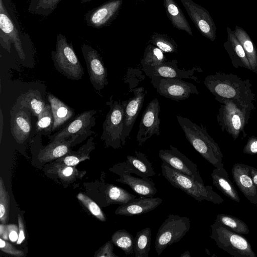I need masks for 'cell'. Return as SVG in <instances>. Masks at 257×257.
Listing matches in <instances>:
<instances>
[{
  "label": "cell",
  "instance_id": "cell-1",
  "mask_svg": "<svg viewBox=\"0 0 257 257\" xmlns=\"http://www.w3.org/2000/svg\"><path fill=\"white\" fill-rule=\"evenodd\" d=\"M254 100L223 99L218 101L221 103L216 115L218 123L222 132H226L234 140L241 133L242 139L246 136L244 128L248 122L251 111L255 109Z\"/></svg>",
  "mask_w": 257,
  "mask_h": 257
},
{
  "label": "cell",
  "instance_id": "cell-2",
  "mask_svg": "<svg viewBox=\"0 0 257 257\" xmlns=\"http://www.w3.org/2000/svg\"><path fill=\"white\" fill-rule=\"evenodd\" d=\"M186 138L194 149L215 168L224 167L223 154L217 143L202 124L198 125L189 118L176 116Z\"/></svg>",
  "mask_w": 257,
  "mask_h": 257
},
{
  "label": "cell",
  "instance_id": "cell-3",
  "mask_svg": "<svg viewBox=\"0 0 257 257\" xmlns=\"http://www.w3.org/2000/svg\"><path fill=\"white\" fill-rule=\"evenodd\" d=\"M204 83L217 101L223 99H255L249 80H242L235 74L216 72L206 76Z\"/></svg>",
  "mask_w": 257,
  "mask_h": 257
},
{
  "label": "cell",
  "instance_id": "cell-4",
  "mask_svg": "<svg viewBox=\"0 0 257 257\" xmlns=\"http://www.w3.org/2000/svg\"><path fill=\"white\" fill-rule=\"evenodd\" d=\"M162 174L164 177L174 187L181 189L195 200H203L220 204L223 198L213 190L212 187L205 185L192 177L183 174L163 162L161 164Z\"/></svg>",
  "mask_w": 257,
  "mask_h": 257
},
{
  "label": "cell",
  "instance_id": "cell-5",
  "mask_svg": "<svg viewBox=\"0 0 257 257\" xmlns=\"http://www.w3.org/2000/svg\"><path fill=\"white\" fill-rule=\"evenodd\" d=\"M210 227V237L220 248L234 257H256L250 244L244 237L215 220Z\"/></svg>",
  "mask_w": 257,
  "mask_h": 257
},
{
  "label": "cell",
  "instance_id": "cell-6",
  "mask_svg": "<svg viewBox=\"0 0 257 257\" xmlns=\"http://www.w3.org/2000/svg\"><path fill=\"white\" fill-rule=\"evenodd\" d=\"M52 58L56 70L67 78L78 80L84 74V69L76 55L71 43L59 34L56 37V47L52 51Z\"/></svg>",
  "mask_w": 257,
  "mask_h": 257
},
{
  "label": "cell",
  "instance_id": "cell-7",
  "mask_svg": "<svg viewBox=\"0 0 257 257\" xmlns=\"http://www.w3.org/2000/svg\"><path fill=\"white\" fill-rule=\"evenodd\" d=\"M113 96L106 104L110 109L102 125L103 131L101 139L105 143L106 147L113 149L122 147L121 137L123 126L124 109L127 100L120 102L114 101Z\"/></svg>",
  "mask_w": 257,
  "mask_h": 257
},
{
  "label": "cell",
  "instance_id": "cell-8",
  "mask_svg": "<svg viewBox=\"0 0 257 257\" xmlns=\"http://www.w3.org/2000/svg\"><path fill=\"white\" fill-rule=\"evenodd\" d=\"M190 220L186 216L169 214L159 228L155 241V249L160 255L168 246L179 242L188 232Z\"/></svg>",
  "mask_w": 257,
  "mask_h": 257
},
{
  "label": "cell",
  "instance_id": "cell-9",
  "mask_svg": "<svg viewBox=\"0 0 257 257\" xmlns=\"http://www.w3.org/2000/svg\"><path fill=\"white\" fill-rule=\"evenodd\" d=\"M150 78L157 93L167 98L179 101L187 99L191 94H199L195 85L181 79L159 76Z\"/></svg>",
  "mask_w": 257,
  "mask_h": 257
},
{
  "label": "cell",
  "instance_id": "cell-10",
  "mask_svg": "<svg viewBox=\"0 0 257 257\" xmlns=\"http://www.w3.org/2000/svg\"><path fill=\"white\" fill-rule=\"evenodd\" d=\"M81 51L92 85L97 90L103 89L108 82L107 69L102 57L96 50L85 44L81 46Z\"/></svg>",
  "mask_w": 257,
  "mask_h": 257
},
{
  "label": "cell",
  "instance_id": "cell-11",
  "mask_svg": "<svg viewBox=\"0 0 257 257\" xmlns=\"http://www.w3.org/2000/svg\"><path fill=\"white\" fill-rule=\"evenodd\" d=\"M110 170L119 176L116 179L117 182L128 185L139 195L154 197L157 192L155 183L149 177L140 178L132 176L126 162L115 165Z\"/></svg>",
  "mask_w": 257,
  "mask_h": 257
},
{
  "label": "cell",
  "instance_id": "cell-12",
  "mask_svg": "<svg viewBox=\"0 0 257 257\" xmlns=\"http://www.w3.org/2000/svg\"><path fill=\"white\" fill-rule=\"evenodd\" d=\"M160 110L159 101L157 98L153 99L145 108L142 115L136 138L140 147L153 135H160Z\"/></svg>",
  "mask_w": 257,
  "mask_h": 257
},
{
  "label": "cell",
  "instance_id": "cell-13",
  "mask_svg": "<svg viewBox=\"0 0 257 257\" xmlns=\"http://www.w3.org/2000/svg\"><path fill=\"white\" fill-rule=\"evenodd\" d=\"M180 2L198 31L203 36L214 41L216 36V27L209 12L192 0Z\"/></svg>",
  "mask_w": 257,
  "mask_h": 257
},
{
  "label": "cell",
  "instance_id": "cell-14",
  "mask_svg": "<svg viewBox=\"0 0 257 257\" xmlns=\"http://www.w3.org/2000/svg\"><path fill=\"white\" fill-rule=\"evenodd\" d=\"M159 157L172 168L201 182H204L196 164L182 153L177 148L170 146L169 149L159 151Z\"/></svg>",
  "mask_w": 257,
  "mask_h": 257
},
{
  "label": "cell",
  "instance_id": "cell-15",
  "mask_svg": "<svg viewBox=\"0 0 257 257\" xmlns=\"http://www.w3.org/2000/svg\"><path fill=\"white\" fill-rule=\"evenodd\" d=\"M0 29L2 46L10 52L11 43H13L22 59L26 58L19 32L7 12L3 0H0Z\"/></svg>",
  "mask_w": 257,
  "mask_h": 257
},
{
  "label": "cell",
  "instance_id": "cell-16",
  "mask_svg": "<svg viewBox=\"0 0 257 257\" xmlns=\"http://www.w3.org/2000/svg\"><path fill=\"white\" fill-rule=\"evenodd\" d=\"M97 110L92 109L84 111L66 127L53 135L50 136V142L68 139L75 135H82L91 132V128L95 124V115Z\"/></svg>",
  "mask_w": 257,
  "mask_h": 257
},
{
  "label": "cell",
  "instance_id": "cell-17",
  "mask_svg": "<svg viewBox=\"0 0 257 257\" xmlns=\"http://www.w3.org/2000/svg\"><path fill=\"white\" fill-rule=\"evenodd\" d=\"M134 96L127 100L123 117V126L121 137L122 146L128 138L136 119L143 107L145 96L147 93L143 87L132 90Z\"/></svg>",
  "mask_w": 257,
  "mask_h": 257
},
{
  "label": "cell",
  "instance_id": "cell-18",
  "mask_svg": "<svg viewBox=\"0 0 257 257\" xmlns=\"http://www.w3.org/2000/svg\"><path fill=\"white\" fill-rule=\"evenodd\" d=\"M178 61L175 59L153 67L143 68L146 75L150 78L159 76L171 78L191 79L199 83L198 78L194 75L195 72L201 73L203 70L200 67H194L191 69H180L177 66Z\"/></svg>",
  "mask_w": 257,
  "mask_h": 257
},
{
  "label": "cell",
  "instance_id": "cell-19",
  "mask_svg": "<svg viewBox=\"0 0 257 257\" xmlns=\"http://www.w3.org/2000/svg\"><path fill=\"white\" fill-rule=\"evenodd\" d=\"M122 3V0H109L89 11L85 16L87 24L95 28L108 25L118 15Z\"/></svg>",
  "mask_w": 257,
  "mask_h": 257
},
{
  "label": "cell",
  "instance_id": "cell-20",
  "mask_svg": "<svg viewBox=\"0 0 257 257\" xmlns=\"http://www.w3.org/2000/svg\"><path fill=\"white\" fill-rule=\"evenodd\" d=\"M93 133L91 131L82 135L73 136L67 139L51 142L40 150L38 159L40 162H48L57 159L69 153L72 146L85 140Z\"/></svg>",
  "mask_w": 257,
  "mask_h": 257
},
{
  "label": "cell",
  "instance_id": "cell-21",
  "mask_svg": "<svg viewBox=\"0 0 257 257\" xmlns=\"http://www.w3.org/2000/svg\"><path fill=\"white\" fill-rule=\"evenodd\" d=\"M234 182L246 199L257 206V188L250 174V166L242 163H235L231 169Z\"/></svg>",
  "mask_w": 257,
  "mask_h": 257
},
{
  "label": "cell",
  "instance_id": "cell-22",
  "mask_svg": "<svg viewBox=\"0 0 257 257\" xmlns=\"http://www.w3.org/2000/svg\"><path fill=\"white\" fill-rule=\"evenodd\" d=\"M11 113V133L19 144H23L29 137L32 123L30 110L26 107L17 105Z\"/></svg>",
  "mask_w": 257,
  "mask_h": 257
},
{
  "label": "cell",
  "instance_id": "cell-23",
  "mask_svg": "<svg viewBox=\"0 0 257 257\" xmlns=\"http://www.w3.org/2000/svg\"><path fill=\"white\" fill-rule=\"evenodd\" d=\"M162 202L163 200L159 197L143 196L136 198L126 204L120 205L114 213L127 216L147 213L156 208Z\"/></svg>",
  "mask_w": 257,
  "mask_h": 257
},
{
  "label": "cell",
  "instance_id": "cell-24",
  "mask_svg": "<svg viewBox=\"0 0 257 257\" xmlns=\"http://www.w3.org/2000/svg\"><path fill=\"white\" fill-rule=\"evenodd\" d=\"M226 29L229 43L224 45V47L229 55L233 66L235 68L243 67L251 71L249 62L241 44L233 31L228 27Z\"/></svg>",
  "mask_w": 257,
  "mask_h": 257
},
{
  "label": "cell",
  "instance_id": "cell-25",
  "mask_svg": "<svg viewBox=\"0 0 257 257\" xmlns=\"http://www.w3.org/2000/svg\"><path fill=\"white\" fill-rule=\"evenodd\" d=\"M48 100L51 105L54 118L52 132L58 129L74 115V111L69 106L53 94L48 93Z\"/></svg>",
  "mask_w": 257,
  "mask_h": 257
},
{
  "label": "cell",
  "instance_id": "cell-26",
  "mask_svg": "<svg viewBox=\"0 0 257 257\" xmlns=\"http://www.w3.org/2000/svg\"><path fill=\"white\" fill-rule=\"evenodd\" d=\"M213 184L224 195L233 201L240 202L238 192L228 178V174L224 167L215 168L211 174Z\"/></svg>",
  "mask_w": 257,
  "mask_h": 257
},
{
  "label": "cell",
  "instance_id": "cell-27",
  "mask_svg": "<svg viewBox=\"0 0 257 257\" xmlns=\"http://www.w3.org/2000/svg\"><path fill=\"white\" fill-rule=\"evenodd\" d=\"M135 155L126 156V163L132 173L141 177H153L156 174L152 163L141 152L135 151Z\"/></svg>",
  "mask_w": 257,
  "mask_h": 257
},
{
  "label": "cell",
  "instance_id": "cell-28",
  "mask_svg": "<svg viewBox=\"0 0 257 257\" xmlns=\"http://www.w3.org/2000/svg\"><path fill=\"white\" fill-rule=\"evenodd\" d=\"M163 4L167 16L173 27L193 36L191 28L176 2L174 0H163Z\"/></svg>",
  "mask_w": 257,
  "mask_h": 257
},
{
  "label": "cell",
  "instance_id": "cell-29",
  "mask_svg": "<svg viewBox=\"0 0 257 257\" xmlns=\"http://www.w3.org/2000/svg\"><path fill=\"white\" fill-rule=\"evenodd\" d=\"M94 148L93 138L91 137L78 151H70L65 155L56 159L54 162L67 166H75L82 161L89 159V153Z\"/></svg>",
  "mask_w": 257,
  "mask_h": 257
},
{
  "label": "cell",
  "instance_id": "cell-30",
  "mask_svg": "<svg viewBox=\"0 0 257 257\" xmlns=\"http://www.w3.org/2000/svg\"><path fill=\"white\" fill-rule=\"evenodd\" d=\"M17 101L21 106L28 108L31 113L37 118L46 105L40 92L38 90L30 89L22 94L18 98Z\"/></svg>",
  "mask_w": 257,
  "mask_h": 257
},
{
  "label": "cell",
  "instance_id": "cell-31",
  "mask_svg": "<svg viewBox=\"0 0 257 257\" xmlns=\"http://www.w3.org/2000/svg\"><path fill=\"white\" fill-rule=\"evenodd\" d=\"M234 34L241 44L249 62L251 71L257 74V49L246 32L236 26Z\"/></svg>",
  "mask_w": 257,
  "mask_h": 257
},
{
  "label": "cell",
  "instance_id": "cell-32",
  "mask_svg": "<svg viewBox=\"0 0 257 257\" xmlns=\"http://www.w3.org/2000/svg\"><path fill=\"white\" fill-rule=\"evenodd\" d=\"M103 194L106 205L112 204H124L136 198L135 195L123 188L113 184H107L104 189Z\"/></svg>",
  "mask_w": 257,
  "mask_h": 257
},
{
  "label": "cell",
  "instance_id": "cell-33",
  "mask_svg": "<svg viewBox=\"0 0 257 257\" xmlns=\"http://www.w3.org/2000/svg\"><path fill=\"white\" fill-rule=\"evenodd\" d=\"M151 229L146 227L137 232L134 237L135 257H148L151 248Z\"/></svg>",
  "mask_w": 257,
  "mask_h": 257
},
{
  "label": "cell",
  "instance_id": "cell-34",
  "mask_svg": "<svg viewBox=\"0 0 257 257\" xmlns=\"http://www.w3.org/2000/svg\"><path fill=\"white\" fill-rule=\"evenodd\" d=\"M164 53L155 46L148 44L141 61L142 69L155 67L165 63L168 60Z\"/></svg>",
  "mask_w": 257,
  "mask_h": 257
},
{
  "label": "cell",
  "instance_id": "cell-35",
  "mask_svg": "<svg viewBox=\"0 0 257 257\" xmlns=\"http://www.w3.org/2000/svg\"><path fill=\"white\" fill-rule=\"evenodd\" d=\"M113 244L119 247L126 255L134 253V237L125 229H121L114 232L111 236Z\"/></svg>",
  "mask_w": 257,
  "mask_h": 257
},
{
  "label": "cell",
  "instance_id": "cell-36",
  "mask_svg": "<svg viewBox=\"0 0 257 257\" xmlns=\"http://www.w3.org/2000/svg\"><path fill=\"white\" fill-rule=\"evenodd\" d=\"M51 170L61 180L70 182L82 177L85 174V172L78 171L75 166H67L55 162L51 168Z\"/></svg>",
  "mask_w": 257,
  "mask_h": 257
},
{
  "label": "cell",
  "instance_id": "cell-37",
  "mask_svg": "<svg viewBox=\"0 0 257 257\" xmlns=\"http://www.w3.org/2000/svg\"><path fill=\"white\" fill-rule=\"evenodd\" d=\"M215 221L236 233L247 234L249 232L247 225L235 216L225 214H219L216 215Z\"/></svg>",
  "mask_w": 257,
  "mask_h": 257
},
{
  "label": "cell",
  "instance_id": "cell-38",
  "mask_svg": "<svg viewBox=\"0 0 257 257\" xmlns=\"http://www.w3.org/2000/svg\"><path fill=\"white\" fill-rule=\"evenodd\" d=\"M149 42L164 53H175L177 51V43L168 35L154 32L151 35Z\"/></svg>",
  "mask_w": 257,
  "mask_h": 257
},
{
  "label": "cell",
  "instance_id": "cell-39",
  "mask_svg": "<svg viewBox=\"0 0 257 257\" xmlns=\"http://www.w3.org/2000/svg\"><path fill=\"white\" fill-rule=\"evenodd\" d=\"M61 0H31L28 10L30 13L49 16L56 8Z\"/></svg>",
  "mask_w": 257,
  "mask_h": 257
},
{
  "label": "cell",
  "instance_id": "cell-40",
  "mask_svg": "<svg viewBox=\"0 0 257 257\" xmlns=\"http://www.w3.org/2000/svg\"><path fill=\"white\" fill-rule=\"evenodd\" d=\"M54 123V118L50 104L45 105L42 112L38 117L36 123V130L40 133H50Z\"/></svg>",
  "mask_w": 257,
  "mask_h": 257
},
{
  "label": "cell",
  "instance_id": "cell-41",
  "mask_svg": "<svg viewBox=\"0 0 257 257\" xmlns=\"http://www.w3.org/2000/svg\"><path fill=\"white\" fill-rule=\"evenodd\" d=\"M10 196L4 182L0 177V221L5 224L9 219Z\"/></svg>",
  "mask_w": 257,
  "mask_h": 257
},
{
  "label": "cell",
  "instance_id": "cell-42",
  "mask_svg": "<svg viewBox=\"0 0 257 257\" xmlns=\"http://www.w3.org/2000/svg\"><path fill=\"white\" fill-rule=\"evenodd\" d=\"M77 198L96 218L103 222L106 221V217L103 212L98 204L92 199L82 193L77 194Z\"/></svg>",
  "mask_w": 257,
  "mask_h": 257
},
{
  "label": "cell",
  "instance_id": "cell-43",
  "mask_svg": "<svg viewBox=\"0 0 257 257\" xmlns=\"http://www.w3.org/2000/svg\"><path fill=\"white\" fill-rule=\"evenodd\" d=\"M0 249L3 252L14 256L22 257L24 255L23 251L18 249L7 240L2 238H0Z\"/></svg>",
  "mask_w": 257,
  "mask_h": 257
},
{
  "label": "cell",
  "instance_id": "cell-44",
  "mask_svg": "<svg viewBox=\"0 0 257 257\" xmlns=\"http://www.w3.org/2000/svg\"><path fill=\"white\" fill-rule=\"evenodd\" d=\"M113 244L111 240L107 241L96 252V257H118L113 252Z\"/></svg>",
  "mask_w": 257,
  "mask_h": 257
},
{
  "label": "cell",
  "instance_id": "cell-45",
  "mask_svg": "<svg viewBox=\"0 0 257 257\" xmlns=\"http://www.w3.org/2000/svg\"><path fill=\"white\" fill-rule=\"evenodd\" d=\"M243 152L249 155L257 154V137L252 136L248 139Z\"/></svg>",
  "mask_w": 257,
  "mask_h": 257
},
{
  "label": "cell",
  "instance_id": "cell-46",
  "mask_svg": "<svg viewBox=\"0 0 257 257\" xmlns=\"http://www.w3.org/2000/svg\"><path fill=\"white\" fill-rule=\"evenodd\" d=\"M9 240L13 242H17L19 237V226L15 224H7Z\"/></svg>",
  "mask_w": 257,
  "mask_h": 257
},
{
  "label": "cell",
  "instance_id": "cell-47",
  "mask_svg": "<svg viewBox=\"0 0 257 257\" xmlns=\"http://www.w3.org/2000/svg\"><path fill=\"white\" fill-rule=\"evenodd\" d=\"M18 221L19 226V237L16 243L17 244H20L25 238L24 223L20 214H19L18 215Z\"/></svg>",
  "mask_w": 257,
  "mask_h": 257
},
{
  "label": "cell",
  "instance_id": "cell-48",
  "mask_svg": "<svg viewBox=\"0 0 257 257\" xmlns=\"http://www.w3.org/2000/svg\"><path fill=\"white\" fill-rule=\"evenodd\" d=\"M0 237L6 240L9 239L7 225L2 223L0 224Z\"/></svg>",
  "mask_w": 257,
  "mask_h": 257
},
{
  "label": "cell",
  "instance_id": "cell-49",
  "mask_svg": "<svg viewBox=\"0 0 257 257\" xmlns=\"http://www.w3.org/2000/svg\"><path fill=\"white\" fill-rule=\"evenodd\" d=\"M250 174L253 181L257 188V169L250 166Z\"/></svg>",
  "mask_w": 257,
  "mask_h": 257
},
{
  "label": "cell",
  "instance_id": "cell-50",
  "mask_svg": "<svg viewBox=\"0 0 257 257\" xmlns=\"http://www.w3.org/2000/svg\"><path fill=\"white\" fill-rule=\"evenodd\" d=\"M1 118H0V126H1V128H0V143H1V141H2V135H3V125H4V120H3V114H2V109H1Z\"/></svg>",
  "mask_w": 257,
  "mask_h": 257
},
{
  "label": "cell",
  "instance_id": "cell-51",
  "mask_svg": "<svg viewBox=\"0 0 257 257\" xmlns=\"http://www.w3.org/2000/svg\"><path fill=\"white\" fill-rule=\"evenodd\" d=\"M191 254L189 251L187 250L184 251L180 255V257H190Z\"/></svg>",
  "mask_w": 257,
  "mask_h": 257
},
{
  "label": "cell",
  "instance_id": "cell-52",
  "mask_svg": "<svg viewBox=\"0 0 257 257\" xmlns=\"http://www.w3.org/2000/svg\"><path fill=\"white\" fill-rule=\"evenodd\" d=\"M93 0H82L81 3H86L87 2H89Z\"/></svg>",
  "mask_w": 257,
  "mask_h": 257
},
{
  "label": "cell",
  "instance_id": "cell-53",
  "mask_svg": "<svg viewBox=\"0 0 257 257\" xmlns=\"http://www.w3.org/2000/svg\"><path fill=\"white\" fill-rule=\"evenodd\" d=\"M205 250L206 251H207V254H208L209 255H210V254L209 253V251H208V249L206 248L205 249Z\"/></svg>",
  "mask_w": 257,
  "mask_h": 257
},
{
  "label": "cell",
  "instance_id": "cell-54",
  "mask_svg": "<svg viewBox=\"0 0 257 257\" xmlns=\"http://www.w3.org/2000/svg\"><path fill=\"white\" fill-rule=\"evenodd\" d=\"M137 1H145V0H137Z\"/></svg>",
  "mask_w": 257,
  "mask_h": 257
}]
</instances>
